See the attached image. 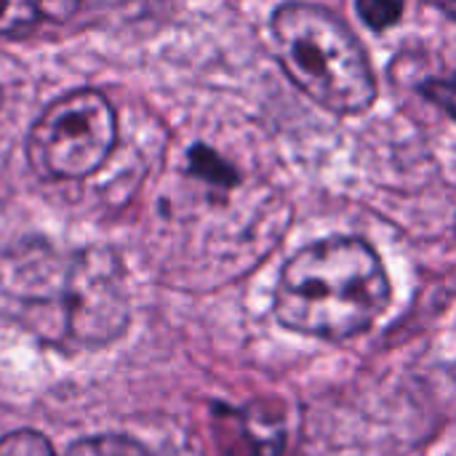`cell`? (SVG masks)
Segmentation results:
<instances>
[{"label":"cell","mask_w":456,"mask_h":456,"mask_svg":"<svg viewBox=\"0 0 456 456\" xmlns=\"http://www.w3.org/2000/svg\"><path fill=\"white\" fill-rule=\"evenodd\" d=\"M0 291L29 334L67 353L104 347L128 326L126 275L110 248L24 240L0 254Z\"/></svg>","instance_id":"1"},{"label":"cell","mask_w":456,"mask_h":456,"mask_svg":"<svg viewBox=\"0 0 456 456\" xmlns=\"http://www.w3.org/2000/svg\"><path fill=\"white\" fill-rule=\"evenodd\" d=\"M393 286L377 248L334 235L299 248L281 267L273 294L275 321L299 337L350 342L387 313Z\"/></svg>","instance_id":"2"},{"label":"cell","mask_w":456,"mask_h":456,"mask_svg":"<svg viewBox=\"0 0 456 456\" xmlns=\"http://www.w3.org/2000/svg\"><path fill=\"white\" fill-rule=\"evenodd\" d=\"M281 64L318 107L361 115L377 102V77L361 40L331 11L286 3L270 19Z\"/></svg>","instance_id":"3"},{"label":"cell","mask_w":456,"mask_h":456,"mask_svg":"<svg viewBox=\"0 0 456 456\" xmlns=\"http://www.w3.org/2000/svg\"><path fill=\"white\" fill-rule=\"evenodd\" d=\"M118 142V115L96 88L56 96L27 134V163L45 182H77L96 174Z\"/></svg>","instance_id":"4"},{"label":"cell","mask_w":456,"mask_h":456,"mask_svg":"<svg viewBox=\"0 0 456 456\" xmlns=\"http://www.w3.org/2000/svg\"><path fill=\"white\" fill-rule=\"evenodd\" d=\"M214 436L222 456H281L286 446L283 422L251 409L216 406Z\"/></svg>","instance_id":"5"},{"label":"cell","mask_w":456,"mask_h":456,"mask_svg":"<svg viewBox=\"0 0 456 456\" xmlns=\"http://www.w3.org/2000/svg\"><path fill=\"white\" fill-rule=\"evenodd\" d=\"M83 0H0V40L24 37L40 21H69Z\"/></svg>","instance_id":"6"},{"label":"cell","mask_w":456,"mask_h":456,"mask_svg":"<svg viewBox=\"0 0 456 456\" xmlns=\"http://www.w3.org/2000/svg\"><path fill=\"white\" fill-rule=\"evenodd\" d=\"M187 174L216 192H230L240 184L238 168L222 152L200 142L187 150Z\"/></svg>","instance_id":"7"},{"label":"cell","mask_w":456,"mask_h":456,"mask_svg":"<svg viewBox=\"0 0 456 456\" xmlns=\"http://www.w3.org/2000/svg\"><path fill=\"white\" fill-rule=\"evenodd\" d=\"M64 456H150V452L128 436H94L75 441Z\"/></svg>","instance_id":"8"},{"label":"cell","mask_w":456,"mask_h":456,"mask_svg":"<svg viewBox=\"0 0 456 456\" xmlns=\"http://www.w3.org/2000/svg\"><path fill=\"white\" fill-rule=\"evenodd\" d=\"M355 11L369 29L385 32L401 21L406 0H355Z\"/></svg>","instance_id":"9"},{"label":"cell","mask_w":456,"mask_h":456,"mask_svg":"<svg viewBox=\"0 0 456 456\" xmlns=\"http://www.w3.org/2000/svg\"><path fill=\"white\" fill-rule=\"evenodd\" d=\"M0 456H56V452L43 433L13 430L0 438Z\"/></svg>","instance_id":"10"},{"label":"cell","mask_w":456,"mask_h":456,"mask_svg":"<svg viewBox=\"0 0 456 456\" xmlns=\"http://www.w3.org/2000/svg\"><path fill=\"white\" fill-rule=\"evenodd\" d=\"M419 94L436 104L438 110H444L452 120H456V69L449 75H436V77H425L419 83Z\"/></svg>","instance_id":"11"},{"label":"cell","mask_w":456,"mask_h":456,"mask_svg":"<svg viewBox=\"0 0 456 456\" xmlns=\"http://www.w3.org/2000/svg\"><path fill=\"white\" fill-rule=\"evenodd\" d=\"M425 3H430V5H436L441 13H446L449 19H454L456 21V0H425Z\"/></svg>","instance_id":"12"},{"label":"cell","mask_w":456,"mask_h":456,"mask_svg":"<svg viewBox=\"0 0 456 456\" xmlns=\"http://www.w3.org/2000/svg\"><path fill=\"white\" fill-rule=\"evenodd\" d=\"M0 104H3V91H0Z\"/></svg>","instance_id":"13"}]
</instances>
